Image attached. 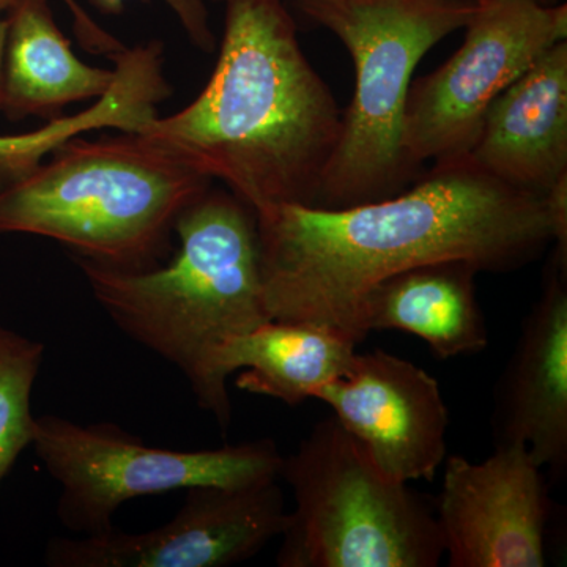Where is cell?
Instances as JSON below:
<instances>
[{
	"instance_id": "6da1fadb",
	"label": "cell",
	"mask_w": 567,
	"mask_h": 567,
	"mask_svg": "<svg viewBox=\"0 0 567 567\" xmlns=\"http://www.w3.org/2000/svg\"><path fill=\"white\" fill-rule=\"evenodd\" d=\"M256 221L271 320L323 324L357 346L364 298L391 276L445 260L505 274L554 244L546 197L496 181L468 156L436 163L386 199L278 205Z\"/></svg>"
},
{
	"instance_id": "7a4b0ae2",
	"label": "cell",
	"mask_w": 567,
	"mask_h": 567,
	"mask_svg": "<svg viewBox=\"0 0 567 567\" xmlns=\"http://www.w3.org/2000/svg\"><path fill=\"white\" fill-rule=\"evenodd\" d=\"M341 128L342 112L281 0H226L221 50L204 91L137 133L221 181L256 213L316 207Z\"/></svg>"
},
{
	"instance_id": "3957f363",
	"label": "cell",
	"mask_w": 567,
	"mask_h": 567,
	"mask_svg": "<svg viewBox=\"0 0 567 567\" xmlns=\"http://www.w3.org/2000/svg\"><path fill=\"white\" fill-rule=\"evenodd\" d=\"M174 230L181 246L163 267L126 270L74 259L118 330L181 369L197 404L227 431L233 404L219 353L271 320L256 213L233 193L210 188L178 215Z\"/></svg>"
},
{
	"instance_id": "277c9868",
	"label": "cell",
	"mask_w": 567,
	"mask_h": 567,
	"mask_svg": "<svg viewBox=\"0 0 567 567\" xmlns=\"http://www.w3.org/2000/svg\"><path fill=\"white\" fill-rule=\"evenodd\" d=\"M0 177V234H29L126 270L158 265L178 215L212 178L145 134L63 142Z\"/></svg>"
},
{
	"instance_id": "5b68a950",
	"label": "cell",
	"mask_w": 567,
	"mask_h": 567,
	"mask_svg": "<svg viewBox=\"0 0 567 567\" xmlns=\"http://www.w3.org/2000/svg\"><path fill=\"white\" fill-rule=\"evenodd\" d=\"M477 0H301L354 65L352 103L324 171L316 207L346 208L404 192L417 171L406 158L405 107L417 63L464 29Z\"/></svg>"
},
{
	"instance_id": "8992f818",
	"label": "cell",
	"mask_w": 567,
	"mask_h": 567,
	"mask_svg": "<svg viewBox=\"0 0 567 567\" xmlns=\"http://www.w3.org/2000/svg\"><path fill=\"white\" fill-rule=\"evenodd\" d=\"M279 477L295 499L279 567H436L445 557L427 503L382 475L333 415L282 457Z\"/></svg>"
},
{
	"instance_id": "52a82bcc",
	"label": "cell",
	"mask_w": 567,
	"mask_h": 567,
	"mask_svg": "<svg viewBox=\"0 0 567 567\" xmlns=\"http://www.w3.org/2000/svg\"><path fill=\"white\" fill-rule=\"evenodd\" d=\"M32 447L61 486L59 520L80 536L110 532L114 514L130 499L279 480L282 464L270 439L175 451L147 445L115 424H80L55 415L35 416Z\"/></svg>"
},
{
	"instance_id": "ba28073f",
	"label": "cell",
	"mask_w": 567,
	"mask_h": 567,
	"mask_svg": "<svg viewBox=\"0 0 567 567\" xmlns=\"http://www.w3.org/2000/svg\"><path fill=\"white\" fill-rule=\"evenodd\" d=\"M464 29L462 47L410 85L404 145L416 171L468 156L491 104L544 52L567 40V6L477 0Z\"/></svg>"
},
{
	"instance_id": "9c48e42d",
	"label": "cell",
	"mask_w": 567,
	"mask_h": 567,
	"mask_svg": "<svg viewBox=\"0 0 567 567\" xmlns=\"http://www.w3.org/2000/svg\"><path fill=\"white\" fill-rule=\"evenodd\" d=\"M185 503L162 527L112 528L100 535L52 537L50 567H227L256 557L289 520L278 480L246 486L186 488Z\"/></svg>"
},
{
	"instance_id": "30bf717a",
	"label": "cell",
	"mask_w": 567,
	"mask_h": 567,
	"mask_svg": "<svg viewBox=\"0 0 567 567\" xmlns=\"http://www.w3.org/2000/svg\"><path fill=\"white\" fill-rule=\"evenodd\" d=\"M436 520L450 567L547 565V486L525 445L445 458Z\"/></svg>"
},
{
	"instance_id": "8fae6325",
	"label": "cell",
	"mask_w": 567,
	"mask_h": 567,
	"mask_svg": "<svg viewBox=\"0 0 567 567\" xmlns=\"http://www.w3.org/2000/svg\"><path fill=\"white\" fill-rule=\"evenodd\" d=\"M316 399L333 410L388 480H434L446 458L447 406L434 377L395 354H354Z\"/></svg>"
},
{
	"instance_id": "7c38bea8",
	"label": "cell",
	"mask_w": 567,
	"mask_h": 567,
	"mask_svg": "<svg viewBox=\"0 0 567 567\" xmlns=\"http://www.w3.org/2000/svg\"><path fill=\"white\" fill-rule=\"evenodd\" d=\"M498 388L495 445H525L540 468L567 466V260L554 254Z\"/></svg>"
},
{
	"instance_id": "4fadbf2b",
	"label": "cell",
	"mask_w": 567,
	"mask_h": 567,
	"mask_svg": "<svg viewBox=\"0 0 567 567\" xmlns=\"http://www.w3.org/2000/svg\"><path fill=\"white\" fill-rule=\"evenodd\" d=\"M468 158L496 181L544 196L567 175V41L491 104Z\"/></svg>"
},
{
	"instance_id": "5bb4252c",
	"label": "cell",
	"mask_w": 567,
	"mask_h": 567,
	"mask_svg": "<svg viewBox=\"0 0 567 567\" xmlns=\"http://www.w3.org/2000/svg\"><path fill=\"white\" fill-rule=\"evenodd\" d=\"M475 265L445 260L410 268L364 298L360 331L398 330L423 339L440 360L481 352L488 331L476 297Z\"/></svg>"
},
{
	"instance_id": "9a60e30c",
	"label": "cell",
	"mask_w": 567,
	"mask_h": 567,
	"mask_svg": "<svg viewBox=\"0 0 567 567\" xmlns=\"http://www.w3.org/2000/svg\"><path fill=\"white\" fill-rule=\"evenodd\" d=\"M7 13L2 112L10 121H54L63 107L111 91L117 71L89 65L74 54L48 0H17Z\"/></svg>"
},
{
	"instance_id": "2e32d148",
	"label": "cell",
	"mask_w": 567,
	"mask_h": 567,
	"mask_svg": "<svg viewBox=\"0 0 567 567\" xmlns=\"http://www.w3.org/2000/svg\"><path fill=\"white\" fill-rule=\"evenodd\" d=\"M357 347L323 324L270 320L226 344L218 372L227 382L244 371L235 380L238 390L297 406L344 375Z\"/></svg>"
},
{
	"instance_id": "e0dca14e",
	"label": "cell",
	"mask_w": 567,
	"mask_h": 567,
	"mask_svg": "<svg viewBox=\"0 0 567 567\" xmlns=\"http://www.w3.org/2000/svg\"><path fill=\"white\" fill-rule=\"evenodd\" d=\"M159 100L158 84L147 71L134 63H122L111 91L80 114L54 118L33 133L0 136V177L31 169L63 142L91 130L136 132L142 123L155 117Z\"/></svg>"
},
{
	"instance_id": "ac0fdd59",
	"label": "cell",
	"mask_w": 567,
	"mask_h": 567,
	"mask_svg": "<svg viewBox=\"0 0 567 567\" xmlns=\"http://www.w3.org/2000/svg\"><path fill=\"white\" fill-rule=\"evenodd\" d=\"M43 358L41 342L0 324V483L32 446V391Z\"/></svg>"
},
{
	"instance_id": "d6986e66",
	"label": "cell",
	"mask_w": 567,
	"mask_h": 567,
	"mask_svg": "<svg viewBox=\"0 0 567 567\" xmlns=\"http://www.w3.org/2000/svg\"><path fill=\"white\" fill-rule=\"evenodd\" d=\"M91 2L103 13L121 14L126 0H91ZM163 2L174 11L194 47L205 52L215 50V35L212 32L205 0H163Z\"/></svg>"
},
{
	"instance_id": "ffe728a7",
	"label": "cell",
	"mask_w": 567,
	"mask_h": 567,
	"mask_svg": "<svg viewBox=\"0 0 567 567\" xmlns=\"http://www.w3.org/2000/svg\"><path fill=\"white\" fill-rule=\"evenodd\" d=\"M544 197L554 227L555 254L567 260V175L555 183Z\"/></svg>"
},
{
	"instance_id": "44dd1931",
	"label": "cell",
	"mask_w": 567,
	"mask_h": 567,
	"mask_svg": "<svg viewBox=\"0 0 567 567\" xmlns=\"http://www.w3.org/2000/svg\"><path fill=\"white\" fill-rule=\"evenodd\" d=\"M7 31H9V21L3 13H0V112H2L3 102V59H6Z\"/></svg>"
},
{
	"instance_id": "7402d4cb",
	"label": "cell",
	"mask_w": 567,
	"mask_h": 567,
	"mask_svg": "<svg viewBox=\"0 0 567 567\" xmlns=\"http://www.w3.org/2000/svg\"><path fill=\"white\" fill-rule=\"evenodd\" d=\"M17 0H0V13H6Z\"/></svg>"
},
{
	"instance_id": "603a6c76",
	"label": "cell",
	"mask_w": 567,
	"mask_h": 567,
	"mask_svg": "<svg viewBox=\"0 0 567 567\" xmlns=\"http://www.w3.org/2000/svg\"><path fill=\"white\" fill-rule=\"evenodd\" d=\"M540 3H546V6H554L557 3V0H539Z\"/></svg>"
}]
</instances>
